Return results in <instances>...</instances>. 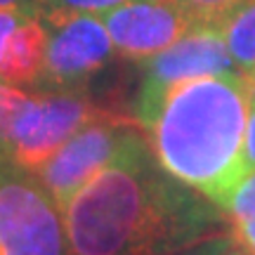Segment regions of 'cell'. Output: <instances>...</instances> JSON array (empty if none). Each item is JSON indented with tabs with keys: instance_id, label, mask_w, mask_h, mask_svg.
<instances>
[{
	"instance_id": "obj_1",
	"label": "cell",
	"mask_w": 255,
	"mask_h": 255,
	"mask_svg": "<svg viewBox=\"0 0 255 255\" xmlns=\"http://www.w3.org/2000/svg\"><path fill=\"white\" fill-rule=\"evenodd\" d=\"M62 215L71 255H175L225 232L218 206L165 173L146 135L92 177Z\"/></svg>"
},
{
	"instance_id": "obj_2",
	"label": "cell",
	"mask_w": 255,
	"mask_h": 255,
	"mask_svg": "<svg viewBox=\"0 0 255 255\" xmlns=\"http://www.w3.org/2000/svg\"><path fill=\"white\" fill-rule=\"evenodd\" d=\"M253 81L232 71L175 83L144 126L149 149L165 173L222 210L246 177Z\"/></svg>"
},
{
	"instance_id": "obj_3",
	"label": "cell",
	"mask_w": 255,
	"mask_h": 255,
	"mask_svg": "<svg viewBox=\"0 0 255 255\" xmlns=\"http://www.w3.org/2000/svg\"><path fill=\"white\" fill-rule=\"evenodd\" d=\"M139 135H144V130L137 119L109 111L69 137L45 163L33 170V175H38L40 184L62 213L69 201L92 177L114 163Z\"/></svg>"
},
{
	"instance_id": "obj_4",
	"label": "cell",
	"mask_w": 255,
	"mask_h": 255,
	"mask_svg": "<svg viewBox=\"0 0 255 255\" xmlns=\"http://www.w3.org/2000/svg\"><path fill=\"white\" fill-rule=\"evenodd\" d=\"M0 255H66L55 201L19 165H0Z\"/></svg>"
},
{
	"instance_id": "obj_5",
	"label": "cell",
	"mask_w": 255,
	"mask_h": 255,
	"mask_svg": "<svg viewBox=\"0 0 255 255\" xmlns=\"http://www.w3.org/2000/svg\"><path fill=\"white\" fill-rule=\"evenodd\" d=\"M111 109L97 107L76 92H45L24 100L12 121L7 149L12 163L33 173L83 126Z\"/></svg>"
},
{
	"instance_id": "obj_6",
	"label": "cell",
	"mask_w": 255,
	"mask_h": 255,
	"mask_svg": "<svg viewBox=\"0 0 255 255\" xmlns=\"http://www.w3.org/2000/svg\"><path fill=\"white\" fill-rule=\"evenodd\" d=\"M232 71L239 69L229 55L222 28L206 24L187 31L177 43L165 47L163 52L144 59V78L137 100V121L142 130L156 114L170 85L201 76H218Z\"/></svg>"
},
{
	"instance_id": "obj_7",
	"label": "cell",
	"mask_w": 255,
	"mask_h": 255,
	"mask_svg": "<svg viewBox=\"0 0 255 255\" xmlns=\"http://www.w3.org/2000/svg\"><path fill=\"white\" fill-rule=\"evenodd\" d=\"M50 24L40 81L52 88H78L111 59L114 43L102 17L45 12Z\"/></svg>"
},
{
	"instance_id": "obj_8",
	"label": "cell",
	"mask_w": 255,
	"mask_h": 255,
	"mask_svg": "<svg viewBox=\"0 0 255 255\" xmlns=\"http://www.w3.org/2000/svg\"><path fill=\"white\" fill-rule=\"evenodd\" d=\"M114 47L126 59L144 62L196 26L173 0H128L102 14Z\"/></svg>"
},
{
	"instance_id": "obj_9",
	"label": "cell",
	"mask_w": 255,
	"mask_h": 255,
	"mask_svg": "<svg viewBox=\"0 0 255 255\" xmlns=\"http://www.w3.org/2000/svg\"><path fill=\"white\" fill-rule=\"evenodd\" d=\"M47 31L36 17H24L7 38L0 62V81L5 83H33L40 78L45 62Z\"/></svg>"
},
{
	"instance_id": "obj_10",
	"label": "cell",
	"mask_w": 255,
	"mask_h": 255,
	"mask_svg": "<svg viewBox=\"0 0 255 255\" xmlns=\"http://www.w3.org/2000/svg\"><path fill=\"white\" fill-rule=\"evenodd\" d=\"M220 28L237 69L255 78V0L239 7L220 24Z\"/></svg>"
},
{
	"instance_id": "obj_11",
	"label": "cell",
	"mask_w": 255,
	"mask_h": 255,
	"mask_svg": "<svg viewBox=\"0 0 255 255\" xmlns=\"http://www.w3.org/2000/svg\"><path fill=\"white\" fill-rule=\"evenodd\" d=\"M225 210L232 239L251 255H255V170H251L239 182Z\"/></svg>"
},
{
	"instance_id": "obj_12",
	"label": "cell",
	"mask_w": 255,
	"mask_h": 255,
	"mask_svg": "<svg viewBox=\"0 0 255 255\" xmlns=\"http://www.w3.org/2000/svg\"><path fill=\"white\" fill-rule=\"evenodd\" d=\"M194 19L196 26H220L227 17H232L239 7H244L253 0H173Z\"/></svg>"
},
{
	"instance_id": "obj_13",
	"label": "cell",
	"mask_w": 255,
	"mask_h": 255,
	"mask_svg": "<svg viewBox=\"0 0 255 255\" xmlns=\"http://www.w3.org/2000/svg\"><path fill=\"white\" fill-rule=\"evenodd\" d=\"M45 12H81V14H104L128 0H38Z\"/></svg>"
},
{
	"instance_id": "obj_14",
	"label": "cell",
	"mask_w": 255,
	"mask_h": 255,
	"mask_svg": "<svg viewBox=\"0 0 255 255\" xmlns=\"http://www.w3.org/2000/svg\"><path fill=\"white\" fill-rule=\"evenodd\" d=\"M26 95L17 88L0 83V146H7V137L12 130V121L17 116L19 107L24 104Z\"/></svg>"
},
{
	"instance_id": "obj_15",
	"label": "cell",
	"mask_w": 255,
	"mask_h": 255,
	"mask_svg": "<svg viewBox=\"0 0 255 255\" xmlns=\"http://www.w3.org/2000/svg\"><path fill=\"white\" fill-rule=\"evenodd\" d=\"M229 241H232V234H229V229H225V232H218V234H210V237L201 239L199 244L184 248V251H180L175 255H220L229 246Z\"/></svg>"
},
{
	"instance_id": "obj_16",
	"label": "cell",
	"mask_w": 255,
	"mask_h": 255,
	"mask_svg": "<svg viewBox=\"0 0 255 255\" xmlns=\"http://www.w3.org/2000/svg\"><path fill=\"white\" fill-rule=\"evenodd\" d=\"M244 158H246V175L255 170V81L251 90V114H248L246 142H244Z\"/></svg>"
},
{
	"instance_id": "obj_17",
	"label": "cell",
	"mask_w": 255,
	"mask_h": 255,
	"mask_svg": "<svg viewBox=\"0 0 255 255\" xmlns=\"http://www.w3.org/2000/svg\"><path fill=\"white\" fill-rule=\"evenodd\" d=\"M24 12H17V9H0V62H2V52H5V45H7V38L12 36V31L17 28V24L21 21Z\"/></svg>"
},
{
	"instance_id": "obj_18",
	"label": "cell",
	"mask_w": 255,
	"mask_h": 255,
	"mask_svg": "<svg viewBox=\"0 0 255 255\" xmlns=\"http://www.w3.org/2000/svg\"><path fill=\"white\" fill-rule=\"evenodd\" d=\"M36 2L38 5V0H0V9H17V12H24V14H28L31 17V5Z\"/></svg>"
},
{
	"instance_id": "obj_19",
	"label": "cell",
	"mask_w": 255,
	"mask_h": 255,
	"mask_svg": "<svg viewBox=\"0 0 255 255\" xmlns=\"http://www.w3.org/2000/svg\"><path fill=\"white\" fill-rule=\"evenodd\" d=\"M220 255H251V253H248L246 248H241V246L237 244V241L232 239V241H229V246L225 248V251H222Z\"/></svg>"
}]
</instances>
